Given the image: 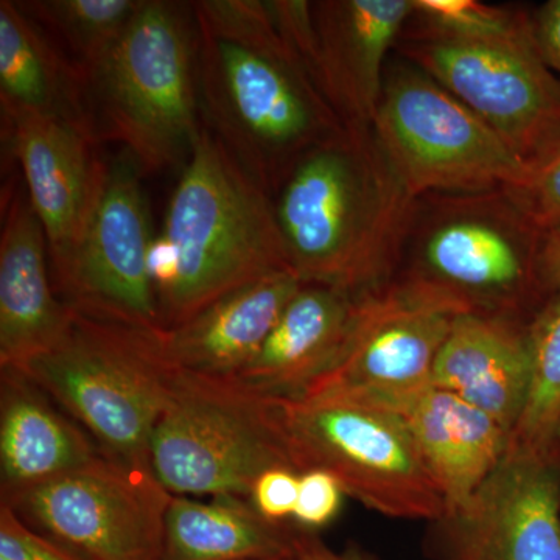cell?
Here are the masks:
<instances>
[{
	"label": "cell",
	"mask_w": 560,
	"mask_h": 560,
	"mask_svg": "<svg viewBox=\"0 0 560 560\" xmlns=\"http://www.w3.org/2000/svg\"><path fill=\"white\" fill-rule=\"evenodd\" d=\"M191 11L202 124L272 198L305 153L348 127L270 0H198Z\"/></svg>",
	"instance_id": "obj_1"
},
{
	"label": "cell",
	"mask_w": 560,
	"mask_h": 560,
	"mask_svg": "<svg viewBox=\"0 0 560 560\" xmlns=\"http://www.w3.org/2000/svg\"><path fill=\"white\" fill-rule=\"evenodd\" d=\"M412 201L372 127L305 153L272 195L291 271L353 293L393 279Z\"/></svg>",
	"instance_id": "obj_2"
},
{
	"label": "cell",
	"mask_w": 560,
	"mask_h": 560,
	"mask_svg": "<svg viewBox=\"0 0 560 560\" xmlns=\"http://www.w3.org/2000/svg\"><path fill=\"white\" fill-rule=\"evenodd\" d=\"M280 271L291 268L271 195L202 127L151 248L162 329Z\"/></svg>",
	"instance_id": "obj_3"
},
{
	"label": "cell",
	"mask_w": 560,
	"mask_h": 560,
	"mask_svg": "<svg viewBox=\"0 0 560 560\" xmlns=\"http://www.w3.org/2000/svg\"><path fill=\"white\" fill-rule=\"evenodd\" d=\"M544 234L506 189L420 195L390 282L456 315L530 326L547 307Z\"/></svg>",
	"instance_id": "obj_4"
},
{
	"label": "cell",
	"mask_w": 560,
	"mask_h": 560,
	"mask_svg": "<svg viewBox=\"0 0 560 560\" xmlns=\"http://www.w3.org/2000/svg\"><path fill=\"white\" fill-rule=\"evenodd\" d=\"M90 86L101 138L119 142L142 175L186 164L205 127L191 3L145 0Z\"/></svg>",
	"instance_id": "obj_5"
},
{
	"label": "cell",
	"mask_w": 560,
	"mask_h": 560,
	"mask_svg": "<svg viewBox=\"0 0 560 560\" xmlns=\"http://www.w3.org/2000/svg\"><path fill=\"white\" fill-rule=\"evenodd\" d=\"M18 371L68 412L102 455L151 470V440L176 372L161 334L73 308L60 340Z\"/></svg>",
	"instance_id": "obj_6"
},
{
	"label": "cell",
	"mask_w": 560,
	"mask_h": 560,
	"mask_svg": "<svg viewBox=\"0 0 560 560\" xmlns=\"http://www.w3.org/2000/svg\"><path fill=\"white\" fill-rule=\"evenodd\" d=\"M271 399L298 474L326 471L346 497L389 518L433 523L445 514L444 499L397 412L341 396Z\"/></svg>",
	"instance_id": "obj_7"
},
{
	"label": "cell",
	"mask_w": 560,
	"mask_h": 560,
	"mask_svg": "<svg viewBox=\"0 0 560 560\" xmlns=\"http://www.w3.org/2000/svg\"><path fill=\"white\" fill-rule=\"evenodd\" d=\"M154 478L171 495L249 499L264 471L291 467L271 397L234 378L176 370L150 447Z\"/></svg>",
	"instance_id": "obj_8"
},
{
	"label": "cell",
	"mask_w": 560,
	"mask_h": 560,
	"mask_svg": "<svg viewBox=\"0 0 560 560\" xmlns=\"http://www.w3.org/2000/svg\"><path fill=\"white\" fill-rule=\"evenodd\" d=\"M478 117L529 168L560 151V77L541 57L533 32L470 38L412 16L396 49Z\"/></svg>",
	"instance_id": "obj_9"
},
{
	"label": "cell",
	"mask_w": 560,
	"mask_h": 560,
	"mask_svg": "<svg viewBox=\"0 0 560 560\" xmlns=\"http://www.w3.org/2000/svg\"><path fill=\"white\" fill-rule=\"evenodd\" d=\"M372 130L412 198L510 189L530 172L474 110L397 54Z\"/></svg>",
	"instance_id": "obj_10"
},
{
	"label": "cell",
	"mask_w": 560,
	"mask_h": 560,
	"mask_svg": "<svg viewBox=\"0 0 560 560\" xmlns=\"http://www.w3.org/2000/svg\"><path fill=\"white\" fill-rule=\"evenodd\" d=\"M171 497L153 471L98 455L2 504L81 560H161Z\"/></svg>",
	"instance_id": "obj_11"
},
{
	"label": "cell",
	"mask_w": 560,
	"mask_h": 560,
	"mask_svg": "<svg viewBox=\"0 0 560 560\" xmlns=\"http://www.w3.org/2000/svg\"><path fill=\"white\" fill-rule=\"evenodd\" d=\"M140 178L127 154L105 161L79 245L51 278L58 296L77 312L162 334L151 278L154 237Z\"/></svg>",
	"instance_id": "obj_12"
},
{
	"label": "cell",
	"mask_w": 560,
	"mask_h": 560,
	"mask_svg": "<svg viewBox=\"0 0 560 560\" xmlns=\"http://www.w3.org/2000/svg\"><path fill=\"white\" fill-rule=\"evenodd\" d=\"M431 526L434 560H560V442L508 448L469 503Z\"/></svg>",
	"instance_id": "obj_13"
},
{
	"label": "cell",
	"mask_w": 560,
	"mask_h": 560,
	"mask_svg": "<svg viewBox=\"0 0 560 560\" xmlns=\"http://www.w3.org/2000/svg\"><path fill=\"white\" fill-rule=\"evenodd\" d=\"M456 316L393 282L361 293L340 359L301 397L386 404L430 386Z\"/></svg>",
	"instance_id": "obj_14"
},
{
	"label": "cell",
	"mask_w": 560,
	"mask_h": 560,
	"mask_svg": "<svg viewBox=\"0 0 560 560\" xmlns=\"http://www.w3.org/2000/svg\"><path fill=\"white\" fill-rule=\"evenodd\" d=\"M412 0H318L294 49L346 127H372Z\"/></svg>",
	"instance_id": "obj_15"
},
{
	"label": "cell",
	"mask_w": 560,
	"mask_h": 560,
	"mask_svg": "<svg viewBox=\"0 0 560 560\" xmlns=\"http://www.w3.org/2000/svg\"><path fill=\"white\" fill-rule=\"evenodd\" d=\"M2 117L25 190L46 232L51 276L57 275L79 245L101 186L105 160L95 153L98 140L51 117Z\"/></svg>",
	"instance_id": "obj_16"
},
{
	"label": "cell",
	"mask_w": 560,
	"mask_h": 560,
	"mask_svg": "<svg viewBox=\"0 0 560 560\" xmlns=\"http://www.w3.org/2000/svg\"><path fill=\"white\" fill-rule=\"evenodd\" d=\"M49 243L27 190L14 183L0 234V368L22 370L68 329L73 308L58 296Z\"/></svg>",
	"instance_id": "obj_17"
},
{
	"label": "cell",
	"mask_w": 560,
	"mask_h": 560,
	"mask_svg": "<svg viewBox=\"0 0 560 560\" xmlns=\"http://www.w3.org/2000/svg\"><path fill=\"white\" fill-rule=\"evenodd\" d=\"M374 405L397 412L407 423L445 512L469 503L506 455L510 433L448 390L430 385Z\"/></svg>",
	"instance_id": "obj_18"
},
{
	"label": "cell",
	"mask_w": 560,
	"mask_h": 560,
	"mask_svg": "<svg viewBox=\"0 0 560 560\" xmlns=\"http://www.w3.org/2000/svg\"><path fill=\"white\" fill-rule=\"evenodd\" d=\"M361 293L304 283L259 353L234 381L265 397L298 399L340 359Z\"/></svg>",
	"instance_id": "obj_19"
},
{
	"label": "cell",
	"mask_w": 560,
	"mask_h": 560,
	"mask_svg": "<svg viewBox=\"0 0 560 560\" xmlns=\"http://www.w3.org/2000/svg\"><path fill=\"white\" fill-rule=\"evenodd\" d=\"M302 285L293 271H280L224 294L162 331L165 357L179 371L234 378L259 353Z\"/></svg>",
	"instance_id": "obj_20"
},
{
	"label": "cell",
	"mask_w": 560,
	"mask_h": 560,
	"mask_svg": "<svg viewBox=\"0 0 560 560\" xmlns=\"http://www.w3.org/2000/svg\"><path fill=\"white\" fill-rule=\"evenodd\" d=\"M530 377L529 326L459 315L434 363L431 385L469 401L511 436L525 410Z\"/></svg>",
	"instance_id": "obj_21"
},
{
	"label": "cell",
	"mask_w": 560,
	"mask_h": 560,
	"mask_svg": "<svg viewBox=\"0 0 560 560\" xmlns=\"http://www.w3.org/2000/svg\"><path fill=\"white\" fill-rule=\"evenodd\" d=\"M102 455L68 412L13 368H0L2 501L80 469Z\"/></svg>",
	"instance_id": "obj_22"
},
{
	"label": "cell",
	"mask_w": 560,
	"mask_h": 560,
	"mask_svg": "<svg viewBox=\"0 0 560 560\" xmlns=\"http://www.w3.org/2000/svg\"><path fill=\"white\" fill-rule=\"evenodd\" d=\"M0 108L51 117L102 139L86 72L13 0L0 2Z\"/></svg>",
	"instance_id": "obj_23"
},
{
	"label": "cell",
	"mask_w": 560,
	"mask_h": 560,
	"mask_svg": "<svg viewBox=\"0 0 560 560\" xmlns=\"http://www.w3.org/2000/svg\"><path fill=\"white\" fill-rule=\"evenodd\" d=\"M300 528L268 521L237 495H172L164 517L161 560L290 558Z\"/></svg>",
	"instance_id": "obj_24"
},
{
	"label": "cell",
	"mask_w": 560,
	"mask_h": 560,
	"mask_svg": "<svg viewBox=\"0 0 560 560\" xmlns=\"http://www.w3.org/2000/svg\"><path fill=\"white\" fill-rule=\"evenodd\" d=\"M145 0H27L18 2L40 27L57 33L86 72L114 49Z\"/></svg>",
	"instance_id": "obj_25"
},
{
	"label": "cell",
	"mask_w": 560,
	"mask_h": 560,
	"mask_svg": "<svg viewBox=\"0 0 560 560\" xmlns=\"http://www.w3.org/2000/svg\"><path fill=\"white\" fill-rule=\"evenodd\" d=\"M533 377L525 410L508 448H544L560 442V302L529 326Z\"/></svg>",
	"instance_id": "obj_26"
},
{
	"label": "cell",
	"mask_w": 560,
	"mask_h": 560,
	"mask_svg": "<svg viewBox=\"0 0 560 560\" xmlns=\"http://www.w3.org/2000/svg\"><path fill=\"white\" fill-rule=\"evenodd\" d=\"M412 16L440 31L470 38H514L533 31V16L517 7L475 0H412Z\"/></svg>",
	"instance_id": "obj_27"
},
{
	"label": "cell",
	"mask_w": 560,
	"mask_h": 560,
	"mask_svg": "<svg viewBox=\"0 0 560 560\" xmlns=\"http://www.w3.org/2000/svg\"><path fill=\"white\" fill-rule=\"evenodd\" d=\"M506 191L541 232L560 230V151Z\"/></svg>",
	"instance_id": "obj_28"
},
{
	"label": "cell",
	"mask_w": 560,
	"mask_h": 560,
	"mask_svg": "<svg viewBox=\"0 0 560 560\" xmlns=\"http://www.w3.org/2000/svg\"><path fill=\"white\" fill-rule=\"evenodd\" d=\"M345 497L340 482L331 475L320 470L304 471L300 474V490L291 522L298 528L316 533L337 518Z\"/></svg>",
	"instance_id": "obj_29"
},
{
	"label": "cell",
	"mask_w": 560,
	"mask_h": 560,
	"mask_svg": "<svg viewBox=\"0 0 560 560\" xmlns=\"http://www.w3.org/2000/svg\"><path fill=\"white\" fill-rule=\"evenodd\" d=\"M0 560H81L75 555L40 536L0 504Z\"/></svg>",
	"instance_id": "obj_30"
},
{
	"label": "cell",
	"mask_w": 560,
	"mask_h": 560,
	"mask_svg": "<svg viewBox=\"0 0 560 560\" xmlns=\"http://www.w3.org/2000/svg\"><path fill=\"white\" fill-rule=\"evenodd\" d=\"M298 490H300V474L287 467H276V469L264 471L254 481L249 501L268 521L291 522L294 506H296Z\"/></svg>",
	"instance_id": "obj_31"
},
{
	"label": "cell",
	"mask_w": 560,
	"mask_h": 560,
	"mask_svg": "<svg viewBox=\"0 0 560 560\" xmlns=\"http://www.w3.org/2000/svg\"><path fill=\"white\" fill-rule=\"evenodd\" d=\"M530 16L541 57L560 77V0L545 3Z\"/></svg>",
	"instance_id": "obj_32"
},
{
	"label": "cell",
	"mask_w": 560,
	"mask_h": 560,
	"mask_svg": "<svg viewBox=\"0 0 560 560\" xmlns=\"http://www.w3.org/2000/svg\"><path fill=\"white\" fill-rule=\"evenodd\" d=\"M540 282L547 305L560 302V230L544 234L540 249Z\"/></svg>",
	"instance_id": "obj_33"
},
{
	"label": "cell",
	"mask_w": 560,
	"mask_h": 560,
	"mask_svg": "<svg viewBox=\"0 0 560 560\" xmlns=\"http://www.w3.org/2000/svg\"><path fill=\"white\" fill-rule=\"evenodd\" d=\"M289 560H372L357 551H337L313 530H298Z\"/></svg>",
	"instance_id": "obj_34"
},
{
	"label": "cell",
	"mask_w": 560,
	"mask_h": 560,
	"mask_svg": "<svg viewBox=\"0 0 560 560\" xmlns=\"http://www.w3.org/2000/svg\"><path fill=\"white\" fill-rule=\"evenodd\" d=\"M259 560H289V558H278V559H259Z\"/></svg>",
	"instance_id": "obj_35"
}]
</instances>
